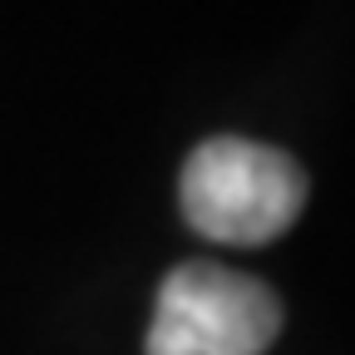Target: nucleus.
Segmentation results:
<instances>
[{"label":"nucleus","instance_id":"obj_1","mask_svg":"<svg viewBox=\"0 0 355 355\" xmlns=\"http://www.w3.org/2000/svg\"><path fill=\"white\" fill-rule=\"evenodd\" d=\"M178 202H183L188 227L207 242L257 247L282 237L296 222L306 202V173L282 148L222 133L188 153L178 178Z\"/></svg>","mask_w":355,"mask_h":355},{"label":"nucleus","instance_id":"obj_2","mask_svg":"<svg viewBox=\"0 0 355 355\" xmlns=\"http://www.w3.org/2000/svg\"><path fill=\"white\" fill-rule=\"evenodd\" d=\"M282 331L272 286L212 261H183L158 286L148 355H266Z\"/></svg>","mask_w":355,"mask_h":355}]
</instances>
